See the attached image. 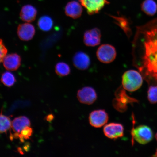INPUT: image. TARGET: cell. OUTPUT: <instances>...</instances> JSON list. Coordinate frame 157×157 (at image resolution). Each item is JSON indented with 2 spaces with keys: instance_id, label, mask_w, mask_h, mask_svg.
<instances>
[{
  "instance_id": "obj_1",
  "label": "cell",
  "mask_w": 157,
  "mask_h": 157,
  "mask_svg": "<svg viewBox=\"0 0 157 157\" xmlns=\"http://www.w3.org/2000/svg\"><path fill=\"white\" fill-rule=\"evenodd\" d=\"M133 64L149 85L157 86V18L136 27Z\"/></svg>"
},
{
  "instance_id": "obj_2",
  "label": "cell",
  "mask_w": 157,
  "mask_h": 157,
  "mask_svg": "<svg viewBox=\"0 0 157 157\" xmlns=\"http://www.w3.org/2000/svg\"><path fill=\"white\" fill-rule=\"evenodd\" d=\"M143 79L140 72L133 70H128L122 76L123 87L129 92L136 91L142 87Z\"/></svg>"
},
{
  "instance_id": "obj_3",
  "label": "cell",
  "mask_w": 157,
  "mask_h": 157,
  "mask_svg": "<svg viewBox=\"0 0 157 157\" xmlns=\"http://www.w3.org/2000/svg\"><path fill=\"white\" fill-rule=\"evenodd\" d=\"M133 139L139 144L145 145L150 142L154 138V133L151 128L146 125H140L131 131Z\"/></svg>"
},
{
  "instance_id": "obj_4",
  "label": "cell",
  "mask_w": 157,
  "mask_h": 157,
  "mask_svg": "<svg viewBox=\"0 0 157 157\" xmlns=\"http://www.w3.org/2000/svg\"><path fill=\"white\" fill-rule=\"evenodd\" d=\"M97 58L100 62L105 64L112 62L117 56L116 49L112 45L103 44L98 48L97 51Z\"/></svg>"
},
{
  "instance_id": "obj_5",
  "label": "cell",
  "mask_w": 157,
  "mask_h": 157,
  "mask_svg": "<svg viewBox=\"0 0 157 157\" xmlns=\"http://www.w3.org/2000/svg\"><path fill=\"white\" fill-rule=\"evenodd\" d=\"M115 95L116 98L113 102V107L117 111L121 112L126 110L127 104L134 102L135 100L127 95L124 90L121 87L117 90Z\"/></svg>"
},
{
  "instance_id": "obj_6",
  "label": "cell",
  "mask_w": 157,
  "mask_h": 157,
  "mask_svg": "<svg viewBox=\"0 0 157 157\" xmlns=\"http://www.w3.org/2000/svg\"><path fill=\"white\" fill-rule=\"evenodd\" d=\"M88 119L90 124L92 126L99 128L106 124L109 121V117L105 110L99 109L92 112Z\"/></svg>"
},
{
  "instance_id": "obj_7",
  "label": "cell",
  "mask_w": 157,
  "mask_h": 157,
  "mask_svg": "<svg viewBox=\"0 0 157 157\" xmlns=\"http://www.w3.org/2000/svg\"><path fill=\"white\" fill-rule=\"evenodd\" d=\"M77 97L80 103L85 105H91L97 100V95L93 88L86 87L78 90Z\"/></svg>"
},
{
  "instance_id": "obj_8",
  "label": "cell",
  "mask_w": 157,
  "mask_h": 157,
  "mask_svg": "<svg viewBox=\"0 0 157 157\" xmlns=\"http://www.w3.org/2000/svg\"><path fill=\"white\" fill-rule=\"evenodd\" d=\"M103 132L105 136L108 138L116 139L123 136L124 128L121 124L111 123L104 127Z\"/></svg>"
},
{
  "instance_id": "obj_9",
  "label": "cell",
  "mask_w": 157,
  "mask_h": 157,
  "mask_svg": "<svg viewBox=\"0 0 157 157\" xmlns=\"http://www.w3.org/2000/svg\"><path fill=\"white\" fill-rule=\"evenodd\" d=\"M81 5L87 10L88 14L98 13L109 3L107 0H80Z\"/></svg>"
},
{
  "instance_id": "obj_10",
  "label": "cell",
  "mask_w": 157,
  "mask_h": 157,
  "mask_svg": "<svg viewBox=\"0 0 157 157\" xmlns=\"http://www.w3.org/2000/svg\"><path fill=\"white\" fill-rule=\"evenodd\" d=\"M101 31L97 28L86 31L83 36L84 44L88 47L97 46L101 43Z\"/></svg>"
},
{
  "instance_id": "obj_11",
  "label": "cell",
  "mask_w": 157,
  "mask_h": 157,
  "mask_svg": "<svg viewBox=\"0 0 157 157\" xmlns=\"http://www.w3.org/2000/svg\"><path fill=\"white\" fill-rule=\"evenodd\" d=\"M31 122L28 118L21 116L15 118L12 121L11 128L14 134L10 136L11 140L13 138H18L19 135L23 129L27 127H30Z\"/></svg>"
},
{
  "instance_id": "obj_12",
  "label": "cell",
  "mask_w": 157,
  "mask_h": 157,
  "mask_svg": "<svg viewBox=\"0 0 157 157\" xmlns=\"http://www.w3.org/2000/svg\"><path fill=\"white\" fill-rule=\"evenodd\" d=\"M74 65L80 70H87L91 64V60L88 55L82 51H79L74 54L73 57Z\"/></svg>"
},
{
  "instance_id": "obj_13",
  "label": "cell",
  "mask_w": 157,
  "mask_h": 157,
  "mask_svg": "<svg viewBox=\"0 0 157 157\" xmlns=\"http://www.w3.org/2000/svg\"><path fill=\"white\" fill-rule=\"evenodd\" d=\"M35 29L34 25L29 23L19 25L17 34L21 40L27 41L31 40L34 36Z\"/></svg>"
},
{
  "instance_id": "obj_14",
  "label": "cell",
  "mask_w": 157,
  "mask_h": 157,
  "mask_svg": "<svg viewBox=\"0 0 157 157\" xmlns=\"http://www.w3.org/2000/svg\"><path fill=\"white\" fill-rule=\"evenodd\" d=\"M3 62V66L6 69L14 71L18 69L20 66L21 59L19 55L11 54L6 56Z\"/></svg>"
},
{
  "instance_id": "obj_15",
  "label": "cell",
  "mask_w": 157,
  "mask_h": 157,
  "mask_svg": "<svg viewBox=\"0 0 157 157\" xmlns=\"http://www.w3.org/2000/svg\"><path fill=\"white\" fill-rule=\"evenodd\" d=\"M83 8L77 1H72L67 4L65 8V13L67 16L76 19L81 16Z\"/></svg>"
},
{
  "instance_id": "obj_16",
  "label": "cell",
  "mask_w": 157,
  "mask_h": 157,
  "mask_svg": "<svg viewBox=\"0 0 157 157\" xmlns=\"http://www.w3.org/2000/svg\"><path fill=\"white\" fill-rule=\"evenodd\" d=\"M37 10L32 5H27L23 6L21 10L20 17L21 20L27 22H31L36 18Z\"/></svg>"
},
{
  "instance_id": "obj_17",
  "label": "cell",
  "mask_w": 157,
  "mask_h": 157,
  "mask_svg": "<svg viewBox=\"0 0 157 157\" xmlns=\"http://www.w3.org/2000/svg\"><path fill=\"white\" fill-rule=\"evenodd\" d=\"M113 19L114 22L122 29L128 38H130L132 34V31L130 25V23L127 17L124 16H115L110 15Z\"/></svg>"
},
{
  "instance_id": "obj_18",
  "label": "cell",
  "mask_w": 157,
  "mask_h": 157,
  "mask_svg": "<svg viewBox=\"0 0 157 157\" xmlns=\"http://www.w3.org/2000/svg\"><path fill=\"white\" fill-rule=\"evenodd\" d=\"M141 7L143 12L150 16L155 14L157 11V5L154 0H145Z\"/></svg>"
},
{
  "instance_id": "obj_19",
  "label": "cell",
  "mask_w": 157,
  "mask_h": 157,
  "mask_svg": "<svg viewBox=\"0 0 157 157\" xmlns=\"http://www.w3.org/2000/svg\"><path fill=\"white\" fill-rule=\"evenodd\" d=\"M38 25L41 30L48 31L52 29L53 25V21L52 18L48 16H43L39 19Z\"/></svg>"
},
{
  "instance_id": "obj_20",
  "label": "cell",
  "mask_w": 157,
  "mask_h": 157,
  "mask_svg": "<svg viewBox=\"0 0 157 157\" xmlns=\"http://www.w3.org/2000/svg\"><path fill=\"white\" fill-rule=\"evenodd\" d=\"M56 73L60 77L67 76L71 72V69L67 63L64 62H60L56 64L55 67Z\"/></svg>"
},
{
  "instance_id": "obj_21",
  "label": "cell",
  "mask_w": 157,
  "mask_h": 157,
  "mask_svg": "<svg viewBox=\"0 0 157 157\" xmlns=\"http://www.w3.org/2000/svg\"><path fill=\"white\" fill-rule=\"evenodd\" d=\"M1 81L6 87H11L14 85L16 80L14 75L11 72L7 71L2 74Z\"/></svg>"
},
{
  "instance_id": "obj_22",
  "label": "cell",
  "mask_w": 157,
  "mask_h": 157,
  "mask_svg": "<svg viewBox=\"0 0 157 157\" xmlns=\"http://www.w3.org/2000/svg\"><path fill=\"white\" fill-rule=\"evenodd\" d=\"M0 114V133H6L11 127L12 122L8 117L2 114Z\"/></svg>"
},
{
  "instance_id": "obj_23",
  "label": "cell",
  "mask_w": 157,
  "mask_h": 157,
  "mask_svg": "<svg viewBox=\"0 0 157 157\" xmlns=\"http://www.w3.org/2000/svg\"><path fill=\"white\" fill-rule=\"evenodd\" d=\"M147 98L151 104L157 103V86L151 85L147 92Z\"/></svg>"
},
{
  "instance_id": "obj_24",
  "label": "cell",
  "mask_w": 157,
  "mask_h": 157,
  "mask_svg": "<svg viewBox=\"0 0 157 157\" xmlns=\"http://www.w3.org/2000/svg\"><path fill=\"white\" fill-rule=\"evenodd\" d=\"M33 132V129L30 127H25L19 134L18 138L21 142H23L25 140H27L30 138V137L32 136Z\"/></svg>"
},
{
  "instance_id": "obj_25",
  "label": "cell",
  "mask_w": 157,
  "mask_h": 157,
  "mask_svg": "<svg viewBox=\"0 0 157 157\" xmlns=\"http://www.w3.org/2000/svg\"><path fill=\"white\" fill-rule=\"evenodd\" d=\"M7 50L3 41L2 39H0V63L3 62L4 58L6 56Z\"/></svg>"
},
{
  "instance_id": "obj_26",
  "label": "cell",
  "mask_w": 157,
  "mask_h": 157,
  "mask_svg": "<svg viewBox=\"0 0 157 157\" xmlns=\"http://www.w3.org/2000/svg\"><path fill=\"white\" fill-rule=\"evenodd\" d=\"M54 119V116L52 115H49L46 117V120L47 121H50Z\"/></svg>"
},
{
  "instance_id": "obj_27",
  "label": "cell",
  "mask_w": 157,
  "mask_h": 157,
  "mask_svg": "<svg viewBox=\"0 0 157 157\" xmlns=\"http://www.w3.org/2000/svg\"><path fill=\"white\" fill-rule=\"evenodd\" d=\"M153 156L157 157V150H156V151L155 153V154Z\"/></svg>"
},
{
  "instance_id": "obj_28",
  "label": "cell",
  "mask_w": 157,
  "mask_h": 157,
  "mask_svg": "<svg viewBox=\"0 0 157 157\" xmlns=\"http://www.w3.org/2000/svg\"><path fill=\"white\" fill-rule=\"evenodd\" d=\"M155 138L156 139V140L157 141V132L156 133V134H155Z\"/></svg>"
}]
</instances>
